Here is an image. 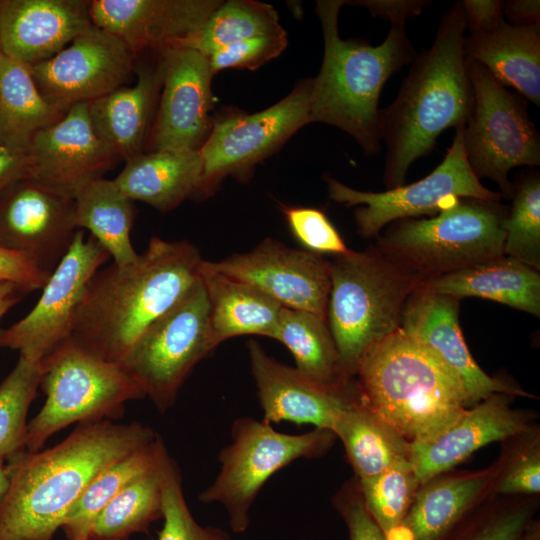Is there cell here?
<instances>
[{
    "instance_id": "obj_4",
    "label": "cell",
    "mask_w": 540,
    "mask_h": 540,
    "mask_svg": "<svg viewBox=\"0 0 540 540\" xmlns=\"http://www.w3.org/2000/svg\"><path fill=\"white\" fill-rule=\"evenodd\" d=\"M343 0H320L324 55L318 75L311 78L310 119L349 134L365 155L381 150L380 94L387 80L412 62L416 53L405 24H392L377 46L343 40L338 16Z\"/></svg>"
},
{
    "instance_id": "obj_48",
    "label": "cell",
    "mask_w": 540,
    "mask_h": 540,
    "mask_svg": "<svg viewBox=\"0 0 540 540\" xmlns=\"http://www.w3.org/2000/svg\"><path fill=\"white\" fill-rule=\"evenodd\" d=\"M431 0H356L345 4L365 8L373 17H380L392 24H405L406 20L419 16Z\"/></svg>"
},
{
    "instance_id": "obj_13",
    "label": "cell",
    "mask_w": 540,
    "mask_h": 540,
    "mask_svg": "<svg viewBox=\"0 0 540 540\" xmlns=\"http://www.w3.org/2000/svg\"><path fill=\"white\" fill-rule=\"evenodd\" d=\"M329 197L354 211L358 233L370 238L391 222L428 215L433 217L456 198L499 201L501 193L485 187L466 159L461 128L441 163L426 177L383 192L361 191L335 178H326Z\"/></svg>"
},
{
    "instance_id": "obj_40",
    "label": "cell",
    "mask_w": 540,
    "mask_h": 540,
    "mask_svg": "<svg viewBox=\"0 0 540 540\" xmlns=\"http://www.w3.org/2000/svg\"><path fill=\"white\" fill-rule=\"evenodd\" d=\"M357 482L365 508L388 539L402 523L421 484L410 460Z\"/></svg>"
},
{
    "instance_id": "obj_58",
    "label": "cell",
    "mask_w": 540,
    "mask_h": 540,
    "mask_svg": "<svg viewBox=\"0 0 540 540\" xmlns=\"http://www.w3.org/2000/svg\"><path fill=\"white\" fill-rule=\"evenodd\" d=\"M0 3H1V1H0Z\"/></svg>"
},
{
    "instance_id": "obj_41",
    "label": "cell",
    "mask_w": 540,
    "mask_h": 540,
    "mask_svg": "<svg viewBox=\"0 0 540 540\" xmlns=\"http://www.w3.org/2000/svg\"><path fill=\"white\" fill-rule=\"evenodd\" d=\"M512 208L502 222L504 255L540 269V178L525 176L513 187Z\"/></svg>"
},
{
    "instance_id": "obj_27",
    "label": "cell",
    "mask_w": 540,
    "mask_h": 540,
    "mask_svg": "<svg viewBox=\"0 0 540 540\" xmlns=\"http://www.w3.org/2000/svg\"><path fill=\"white\" fill-rule=\"evenodd\" d=\"M201 174L199 150L164 149L127 160L113 180L132 201H142L165 213L197 197Z\"/></svg>"
},
{
    "instance_id": "obj_29",
    "label": "cell",
    "mask_w": 540,
    "mask_h": 540,
    "mask_svg": "<svg viewBox=\"0 0 540 540\" xmlns=\"http://www.w3.org/2000/svg\"><path fill=\"white\" fill-rule=\"evenodd\" d=\"M464 51L468 61L540 106V26H516L503 20L491 32L465 36Z\"/></svg>"
},
{
    "instance_id": "obj_8",
    "label": "cell",
    "mask_w": 540,
    "mask_h": 540,
    "mask_svg": "<svg viewBox=\"0 0 540 540\" xmlns=\"http://www.w3.org/2000/svg\"><path fill=\"white\" fill-rule=\"evenodd\" d=\"M507 214L499 201L456 198L433 217L395 221L379 250L424 282L503 256Z\"/></svg>"
},
{
    "instance_id": "obj_12",
    "label": "cell",
    "mask_w": 540,
    "mask_h": 540,
    "mask_svg": "<svg viewBox=\"0 0 540 540\" xmlns=\"http://www.w3.org/2000/svg\"><path fill=\"white\" fill-rule=\"evenodd\" d=\"M311 78L296 84L283 99L263 111L228 112L214 119L199 149L202 174L197 197H209L227 176L247 179L300 128L311 123Z\"/></svg>"
},
{
    "instance_id": "obj_15",
    "label": "cell",
    "mask_w": 540,
    "mask_h": 540,
    "mask_svg": "<svg viewBox=\"0 0 540 540\" xmlns=\"http://www.w3.org/2000/svg\"><path fill=\"white\" fill-rule=\"evenodd\" d=\"M136 55L115 35L91 25L50 59L30 67L43 97L66 113L120 87Z\"/></svg>"
},
{
    "instance_id": "obj_9",
    "label": "cell",
    "mask_w": 540,
    "mask_h": 540,
    "mask_svg": "<svg viewBox=\"0 0 540 540\" xmlns=\"http://www.w3.org/2000/svg\"><path fill=\"white\" fill-rule=\"evenodd\" d=\"M230 434L231 442L218 455L219 472L198 499L204 504L222 505L234 533L248 529L251 508L275 473L296 460L323 456L337 439L328 429L282 433L250 416L236 418Z\"/></svg>"
},
{
    "instance_id": "obj_22",
    "label": "cell",
    "mask_w": 540,
    "mask_h": 540,
    "mask_svg": "<svg viewBox=\"0 0 540 540\" xmlns=\"http://www.w3.org/2000/svg\"><path fill=\"white\" fill-rule=\"evenodd\" d=\"M220 0H93V25L118 37L136 56L181 45L196 35Z\"/></svg>"
},
{
    "instance_id": "obj_5",
    "label": "cell",
    "mask_w": 540,
    "mask_h": 540,
    "mask_svg": "<svg viewBox=\"0 0 540 540\" xmlns=\"http://www.w3.org/2000/svg\"><path fill=\"white\" fill-rule=\"evenodd\" d=\"M356 377L363 401L410 443L435 439L471 407L461 381L401 328L368 347Z\"/></svg>"
},
{
    "instance_id": "obj_57",
    "label": "cell",
    "mask_w": 540,
    "mask_h": 540,
    "mask_svg": "<svg viewBox=\"0 0 540 540\" xmlns=\"http://www.w3.org/2000/svg\"><path fill=\"white\" fill-rule=\"evenodd\" d=\"M2 55H3V53H2L1 44H0V59H1Z\"/></svg>"
},
{
    "instance_id": "obj_53",
    "label": "cell",
    "mask_w": 540,
    "mask_h": 540,
    "mask_svg": "<svg viewBox=\"0 0 540 540\" xmlns=\"http://www.w3.org/2000/svg\"><path fill=\"white\" fill-rule=\"evenodd\" d=\"M22 294L24 293L16 290L0 298V320L20 300Z\"/></svg>"
},
{
    "instance_id": "obj_44",
    "label": "cell",
    "mask_w": 540,
    "mask_h": 540,
    "mask_svg": "<svg viewBox=\"0 0 540 540\" xmlns=\"http://www.w3.org/2000/svg\"><path fill=\"white\" fill-rule=\"evenodd\" d=\"M294 238L309 252L343 256L350 250L327 215L313 207L280 205Z\"/></svg>"
},
{
    "instance_id": "obj_14",
    "label": "cell",
    "mask_w": 540,
    "mask_h": 540,
    "mask_svg": "<svg viewBox=\"0 0 540 540\" xmlns=\"http://www.w3.org/2000/svg\"><path fill=\"white\" fill-rule=\"evenodd\" d=\"M109 258V253L93 236L86 238L83 230H77L36 305L21 320L0 329V347L41 362L71 336L73 319L85 289Z\"/></svg>"
},
{
    "instance_id": "obj_28",
    "label": "cell",
    "mask_w": 540,
    "mask_h": 540,
    "mask_svg": "<svg viewBox=\"0 0 540 540\" xmlns=\"http://www.w3.org/2000/svg\"><path fill=\"white\" fill-rule=\"evenodd\" d=\"M420 287L459 300L485 298L540 316L538 271L505 255L426 280Z\"/></svg>"
},
{
    "instance_id": "obj_18",
    "label": "cell",
    "mask_w": 540,
    "mask_h": 540,
    "mask_svg": "<svg viewBox=\"0 0 540 540\" xmlns=\"http://www.w3.org/2000/svg\"><path fill=\"white\" fill-rule=\"evenodd\" d=\"M77 229L74 200L31 178L0 193V245L34 257L52 273Z\"/></svg>"
},
{
    "instance_id": "obj_33",
    "label": "cell",
    "mask_w": 540,
    "mask_h": 540,
    "mask_svg": "<svg viewBox=\"0 0 540 540\" xmlns=\"http://www.w3.org/2000/svg\"><path fill=\"white\" fill-rule=\"evenodd\" d=\"M65 114L43 97L29 66L2 55L0 143L27 153L33 137Z\"/></svg>"
},
{
    "instance_id": "obj_1",
    "label": "cell",
    "mask_w": 540,
    "mask_h": 540,
    "mask_svg": "<svg viewBox=\"0 0 540 540\" xmlns=\"http://www.w3.org/2000/svg\"><path fill=\"white\" fill-rule=\"evenodd\" d=\"M156 435L136 421L82 422L52 448L7 461L10 482L0 503V540H51L89 484Z\"/></svg>"
},
{
    "instance_id": "obj_43",
    "label": "cell",
    "mask_w": 540,
    "mask_h": 540,
    "mask_svg": "<svg viewBox=\"0 0 540 540\" xmlns=\"http://www.w3.org/2000/svg\"><path fill=\"white\" fill-rule=\"evenodd\" d=\"M494 494L500 496L539 495L540 429H529L502 441L496 460Z\"/></svg>"
},
{
    "instance_id": "obj_17",
    "label": "cell",
    "mask_w": 540,
    "mask_h": 540,
    "mask_svg": "<svg viewBox=\"0 0 540 540\" xmlns=\"http://www.w3.org/2000/svg\"><path fill=\"white\" fill-rule=\"evenodd\" d=\"M206 264L250 284L282 307L307 311L327 320L331 262L321 255L266 238L248 252Z\"/></svg>"
},
{
    "instance_id": "obj_45",
    "label": "cell",
    "mask_w": 540,
    "mask_h": 540,
    "mask_svg": "<svg viewBox=\"0 0 540 540\" xmlns=\"http://www.w3.org/2000/svg\"><path fill=\"white\" fill-rule=\"evenodd\" d=\"M287 43L286 32L255 37L224 46L207 58L214 74L225 69L255 70L279 56Z\"/></svg>"
},
{
    "instance_id": "obj_24",
    "label": "cell",
    "mask_w": 540,
    "mask_h": 540,
    "mask_svg": "<svg viewBox=\"0 0 540 540\" xmlns=\"http://www.w3.org/2000/svg\"><path fill=\"white\" fill-rule=\"evenodd\" d=\"M83 0H3L0 44L4 56L29 67L46 61L93 25Z\"/></svg>"
},
{
    "instance_id": "obj_2",
    "label": "cell",
    "mask_w": 540,
    "mask_h": 540,
    "mask_svg": "<svg viewBox=\"0 0 540 540\" xmlns=\"http://www.w3.org/2000/svg\"><path fill=\"white\" fill-rule=\"evenodd\" d=\"M199 249L153 237L137 261L112 263L89 281L70 338L100 358L123 363L135 343L200 277Z\"/></svg>"
},
{
    "instance_id": "obj_20",
    "label": "cell",
    "mask_w": 540,
    "mask_h": 540,
    "mask_svg": "<svg viewBox=\"0 0 540 540\" xmlns=\"http://www.w3.org/2000/svg\"><path fill=\"white\" fill-rule=\"evenodd\" d=\"M458 312L459 299L435 294L419 286L404 305L400 328L461 381L471 407L495 393L534 397L481 369L465 343Z\"/></svg>"
},
{
    "instance_id": "obj_56",
    "label": "cell",
    "mask_w": 540,
    "mask_h": 540,
    "mask_svg": "<svg viewBox=\"0 0 540 540\" xmlns=\"http://www.w3.org/2000/svg\"><path fill=\"white\" fill-rule=\"evenodd\" d=\"M84 540H127V539H97V538L89 537V538L84 539Z\"/></svg>"
},
{
    "instance_id": "obj_23",
    "label": "cell",
    "mask_w": 540,
    "mask_h": 540,
    "mask_svg": "<svg viewBox=\"0 0 540 540\" xmlns=\"http://www.w3.org/2000/svg\"><path fill=\"white\" fill-rule=\"evenodd\" d=\"M514 398L507 393L492 394L468 408L435 439L410 443L409 460L420 483L453 470L481 447L533 426L534 416L512 408Z\"/></svg>"
},
{
    "instance_id": "obj_10",
    "label": "cell",
    "mask_w": 540,
    "mask_h": 540,
    "mask_svg": "<svg viewBox=\"0 0 540 540\" xmlns=\"http://www.w3.org/2000/svg\"><path fill=\"white\" fill-rule=\"evenodd\" d=\"M468 73L472 102L461 128L466 159L479 180L489 178L511 198L510 170L540 164L539 133L523 97L476 62L468 61Z\"/></svg>"
},
{
    "instance_id": "obj_6",
    "label": "cell",
    "mask_w": 540,
    "mask_h": 540,
    "mask_svg": "<svg viewBox=\"0 0 540 540\" xmlns=\"http://www.w3.org/2000/svg\"><path fill=\"white\" fill-rule=\"evenodd\" d=\"M327 323L346 373L373 343L401 326L404 305L423 279L377 250L351 251L331 262Z\"/></svg>"
},
{
    "instance_id": "obj_46",
    "label": "cell",
    "mask_w": 540,
    "mask_h": 540,
    "mask_svg": "<svg viewBox=\"0 0 540 540\" xmlns=\"http://www.w3.org/2000/svg\"><path fill=\"white\" fill-rule=\"evenodd\" d=\"M332 505L347 527L349 540H387L365 508L355 477L334 494Z\"/></svg>"
},
{
    "instance_id": "obj_7",
    "label": "cell",
    "mask_w": 540,
    "mask_h": 540,
    "mask_svg": "<svg viewBox=\"0 0 540 540\" xmlns=\"http://www.w3.org/2000/svg\"><path fill=\"white\" fill-rule=\"evenodd\" d=\"M40 387L46 401L28 422V452L39 451L73 423L118 419L127 402L146 397L123 364L98 357L70 337L41 361Z\"/></svg>"
},
{
    "instance_id": "obj_25",
    "label": "cell",
    "mask_w": 540,
    "mask_h": 540,
    "mask_svg": "<svg viewBox=\"0 0 540 540\" xmlns=\"http://www.w3.org/2000/svg\"><path fill=\"white\" fill-rule=\"evenodd\" d=\"M494 462L485 469L445 472L420 484L397 530L387 540H440L467 513L494 494Z\"/></svg>"
},
{
    "instance_id": "obj_21",
    "label": "cell",
    "mask_w": 540,
    "mask_h": 540,
    "mask_svg": "<svg viewBox=\"0 0 540 540\" xmlns=\"http://www.w3.org/2000/svg\"><path fill=\"white\" fill-rule=\"evenodd\" d=\"M247 349L262 420L269 424L289 421L332 431L340 414L362 397L356 378L345 387H326L277 361L256 341Z\"/></svg>"
},
{
    "instance_id": "obj_16",
    "label": "cell",
    "mask_w": 540,
    "mask_h": 540,
    "mask_svg": "<svg viewBox=\"0 0 540 540\" xmlns=\"http://www.w3.org/2000/svg\"><path fill=\"white\" fill-rule=\"evenodd\" d=\"M162 86L144 152L199 150L211 132L214 73L208 58L183 46L161 51Z\"/></svg>"
},
{
    "instance_id": "obj_32",
    "label": "cell",
    "mask_w": 540,
    "mask_h": 540,
    "mask_svg": "<svg viewBox=\"0 0 540 540\" xmlns=\"http://www.w3.org/2000/svg\"><path fill=\"white\" fill-rule=\"evenodd\" d=\"M332 431L341 440L358 480L380 474L410 457V442L362 397L340 414Z\"/></svg>"
},
{
    "instance_id": "obj_36",
    "label": "cell",
    "mask_w": 540,
    "mask_h": 540,
    "mask_svg": "<svg viewBox=\"0 0 540 540\" xmlns=\"http://www.w3.org/2000/svg\"><path fill=\"white\" fill-rule=\"evenodd\" d=\"M162 516L163 495L155 461L151 469L129 482L105 506L93 524L90 537L127 539L133 533L147 532Z\"/></svg>"
},
{
    "instance_id": "obj_35",
    "label": "cell",
    "mask_w": 540,
    "mask_h": 540,
    "mask_svg": "<svg viewBox=\"0 0 540 540\" xmlns=\"http://www.w3.org/2000/svg\"><path fill=\"white\" fill-rule=\"evenodd\" d=\"M162 439L133 451L103 470L68 511L61 526L68 540L90 537L93 524L105 506L133 479L151 469Z\"/></svg>"
},
{
    "instance_id": "obj_50",
    "label": "cell",
    "mask_w": 540,
    "mask_h": 540,
    "mask_svg": "<svg viewBox=\"0 0 540 540\" xmlns=\"http://www.w3.org/2000/svg\"><path fill=\"white\" fill-rule=\"evenodd\" d=\"M25 178H30L27 153L0 143V193Z\"/></svg>"
},
{
    "instance_id": "obj_37",
    "label": "cell",
    "mask_w": 540,
    "mask_h": 540,
    "mask_svg": "<svg viewBox=\"0 0 540 540\" xmlns=\"http://www.w3.org/2000/svg\"><path fill=\"white\" fill-rule=\"evenodd\" d=\"M286 32L276 10L251 0L222 1L202 29L179 46L195 49L208 57L216 50L246 39Z\"/></svg>"
},
{
    "instance_id": "obj_31",
    "label": "cell",
    "mask_w": 540,
    "mask_h": 540,
    "mask_svg": "<svg viewBox=\"0 0 540 540\" xmlns=\"http://www.w3.org/2000/svg\"><path fill=\"white\" fill-rule=\"evenodd\" d=\"M73 200L77 230H89L114 264L126 266L137 261L139 254L130 239L136 212L134 201L114 180L103 177L92 180L79 188Z\"/></svg>"
},
{
    "instance_id": "obj_34",
    "label": "cell",
    "mask_w": 540,
    "mask_h": 540,
    "mask_svg": "<svg viewBox=\"0 0 540 540\" xmlns=\"http://www.w3.org/2000/svg\"><path fill=\"white\" fill-rule=\"evenodd\" d=\"M292 354L295 369L326 387H345L355 381L345 371L327 320L283 307L273 338Z\"/></svg>"
},
{
    "instance_id": "obj_52",
    "label": "cell",
    "mask_w": 540,
    "mask_h": 540,
    "mask_svg": "<svg viewBox=\"0 0 540 540\" xmlns=\"http://www.w3.org/2000/svg\"><path fill=\"white\" fill-rule=\"evenodd\" d=\"M10 482V470L5 459L0 458V503L3 500Z\"/></svg>"
},
{
    "instance_id": "obj_42",
    "label": "cell",
    "mask_w": 540,
    "mask_h": 540,
    "mask_svg": "<svg viewBox=\"0 0 540 540\" xmlns=\"http://www.w3.org/2000/svg\"><path fill=\"white\" fill-rule=\"evenodd\" d=\"M156 466L162 488L164 520L156 540H234L226 530L202 526L195 520L185 500L180 469L163 440L158 448Z\"/></svg>"
},
{
    "instance_id": "obj_54",
    "label": "cell",
    "mask_w": 540,
    "mask_h": 540,
    "mask_svg": "<svg viewBox=\"0 0 540 540\" xmlns=\"http://www.w3.org/2000/svg\"><path fill=\"white\" fill-rule=\"evenodd\" d=\"M519 540H540V521L534 519Z\"/></svg>"
},
{
    "instance_id": "obj_39",
    "label": "cell",
    "mask_w": 540,
    "mask_h": 540,
    "mask_svg": "<svg viewBox=\"0 0 540 540\" xmlns=\"http://www.w3.org/2000/svg\"><path fill=\"white\" fill-rule=\"evenodd\" d=\"M40 380L41 362L19 356L0 384V458L6 461L26 451L27 413Z\"/></svg>"
},
{
    "instance_id": "obj_30",
    "label": "cell",
    "mask_w": 540,
    "mask_h": 540,
    "mask_svg": "<svg viewBox=\"0 0 540 540\" xmlns=\"http://www.w3.org/2000/svg\"><path fill=\"white\" fill-rule=\"evenodd\" d=\"M200 278L208 297L215 347L242 335L274 338L283 308L279 303L250 284L211 269L206 260L201 264Z\"/></svg>"
},
{
    "instance_id": "obj_38",
    "label": "cell",
    "mask_w": 540,
    "mask_h": 540,
    "mask_svg": "<svg viewBox=\"0 0 540 540\" xmlns=\"http://www.w3.org/2000/svg\"><path fill=\"white\" fill-rule=\"evenodd\" d=\"M539 505V495H493L440 540H519L536 519Z\"/></svg>"
},
{
    "instance_id": "obj_55",
    "label": "cell",
    "mask_w": 540,
    "mask_h": 540,
    "mask_svg": "<svg viewBox=\"0 0 540 540\" xmlns=\"http://www.w3.org/2000/svg\"><path fill=\"white\" fill-rule=\"evenodd\" d=\"M16 290H19L21 291L19 288H17L16 286H14L13 284H10V283H0V298H2L3 296L13 292V291H16ZM23 292V291H21ZM24 293V292H23ZM25 294V293H24Z\"/></svg>"
},
{
    "instance_id": "obj_26",
    "label": "cell",
    "mask_w": 540,
    "mask_h": 540,
    "mask_svg": "<svg viewBox=\"0 0 540 540\" xmlns=\"http://www.w3.org/2000/svg\"><path fill=\"white\" fill-rule=\"evenodd\" d=\"M135 69L134 86L119 87L88 102V115L96 135L118 160L125 162L145 149L162 86L161 53L156 66Z\"/></svg>"
},
{
    "instance_id": "obj_11",
    "label": "cell",
    "mask_w": 540,
    "mask_h": 540,
    "mask_svg": "<svg viewBox=\"0 0 540 540\" xmlns=\"http://www.w3.org/2000/svg\"><path fill=\"white\" fill-rule=\"evenodd\" d=\"M208 297L198 281L153 322L122 363L160 412L169 410L194 367L215 349Z\"/></svg>"
},
{
    "instance_id": "obj_47",
    "label": "cell",
    "mask_w": 540,
    "mask_h": 540,
    "mask_svg": "<svg viewBox=\"0 0 540 540\" xmlns=\"http://www.w3.org/2000/svg\"><path fill=\"white\" fill-rule=\"evenodd\" d=\"M51 273L29 254L0 245V283H10L24 293L42 289Z\"/></svg>"
},
{
    "instance_id": "obj_3",
    "label": "cell",
    "mask_w": 540,
    "mask_h": 540,
    "mask_svg": "<svg viewBox=\"0 0 540 540\" xmlns=\"http://www.w3.org/2000/svg\"><path fill=\"white\" fill-rule=\"evenodd\" d=\"M466 20L461 1L441 16L432 45L415 55L394 101L381 110L386 145L383 183L402 186L411 165L427 156L448 128L467 120L472 89L464 51Z\"/></svg>"
},
{
    "instance_id": "obj_51",
    "label": "cell",
    "mask_w": 540,
    "mask_h": 540,
    "mask_svg": "<svg viewBox=\"0 0 540 540\" xmlns=\"http://www.w3.org/2000/svg\"><path fill=\"white\" fill-rule=\"evenodd\" d=\"M505 15L516 26H540L539 0H507L502 1Z\"/></svg>"
},
{
    "instance_id": "obj_49",
    "label": "cell",
    "mask_w": 540,
    "mask_h": 540,
    "mask_svg": "<svg viewBox=\"0 0 540 540\" xmlns=\"http://www.w3.org/2000/svg\"><path fill=\"white\" fill-rule=\"evenodd\" d=\"M461 5L470 36L491 32L504 20L500 0H463Z\"/></svg>"
},
{
    "instance_id": "obj_19",
    "label": "cell",
    "mask_w": 540,
    "mask_h": 540,
    "mask_svg": "<svg viewBox=\"0 0 540 540\" xmlns=\"http://www.w3.org/2000/svg\"><path fill=\"white\" fill-rule=\"evenodd\" d=\"M27 157L31 179L70 198L119 161L96 135L88 103L73 106L58 122L39 131Z\"/></svg>"
}]
</instances>
